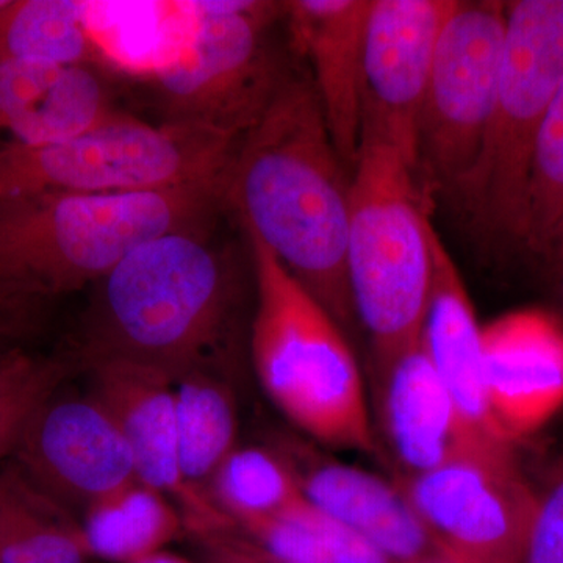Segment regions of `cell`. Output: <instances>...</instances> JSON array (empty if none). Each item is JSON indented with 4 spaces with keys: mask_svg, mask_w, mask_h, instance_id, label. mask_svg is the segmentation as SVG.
Segmentation results:
<instances>
[{
    "mask_svg": "<svg viewBox=\"0 0 563 563\" xmlns=\"http://www.w3.org/2000/svg\"><path fill=\"white\" fill-rule=\"evenodd\" d=\"M455 2L372 0L366 21L362 135L388 141L415 169L426 88L437 44Z\"/></svg>",
    "mask_w": 563,
    "mask_h": 563,
    "instance_id": "12",
    "label": "cell"
},
{
    "mask_svg": "<svg viewBox=\"0 0 563 563\" xmlns=\"http://www.w3.org/2000/svg\"><path fill=\"white\" fill-rule=\"evenodd\" d=\"M352 174V173H351ZM258 240L342 328L354 320L346 247L351 176L333 146L312 80L285 77L236 146L222 185Z\"/></svg>",
    "mask_w": 563,
    "mask_h": 563,
    "instance_id": "1",
    "label": "cell"
},
{
    "mask_svg": "<svg viewBox=\"0 0 563 563\" xmlns=\"http://www.w3.org/2000/svg\"><path fill=\"white\" fill-rule=\"evenodd\" d=\"M207 493L233 528L279 517L306 499L276 448L240 444L211 477Z\"/></svg>",
    "mask_w": 563,
    "mask_h": 563,
    "instance_id": "24",
    "label": "cell"
},
{
    "mask_svg": "<svg viewBox=\"0 0 563 563\" xmlns=\"http://www.w3.org/2000/svg\"><path fill=\"white\" fill-rule=\"evenodd\" d=\"M520 563H563V470L537 492Z\"/></svg>",
    "mask_w": 563,
    "mask_h": 563,
    "instance_id": "29",
    "label": "cell"
},
{
    "mask_svg": "<svg viewBox=\"0 0 563 563\" xmlns=\"http://www.w3.org/2000/svg\"><path fill=\"white\" fill-rule=\"evenodd\" d=\"M36 354L27 346L0 347V387L18 376Z\"/></svg>",
    "mask_w": 563,
    "mask_h": 563,
    "instance_id": "31",
    "label": "cell"
},
{
    "mask_svg": "<svg viewBox=\"0 0 563 563\" xmlns=\"http://www.w3.org/2000/svg\"><path fill=\"white\" fill-rule=\"evenodd\" d=\"M247 239L257 290L251 352L263 390L313 442L374 453L365 385L342 325L273 252Z\"/></svg>",
    "mask_w": 563,
    "mask_h": 563,
    "instance_id": "4",
    "label": "cell"
},
{
    "mask_svg": "<svg viewBox=\"0 0 563 563\" xmlns=\"http://www.w3.org/2000/svg\"><path fill=\"white\" fill-rule=\"evenodd\" d=\"M5 284H20V282L13 280L10 277V274L5 272V268H3L2 265H0V285ZM25 285V284H22Z\"/></svg>",
    "mask_w": 563,
    "mask_h": 563,
    "instance_id": "34",
    "label": "cell"
},
{
    "mask_svg": "<svg viewBox=\"0 0 563 563\" xmlns=\"http://www.w3.org/2000/svg\"><path fill=\"white\" fill-rule=\"evenodd\" d=\"M372 0H291L284 18L312 68V85L340 158L354 168L361 150L363 44Z\"/></svg>",
    "mask_w": 563,
    "mask_h": 563,
    "instance_id": "16",
    "label": "cell"
},
{
    "mask_svg": "<svg viewBox=\"0 0 563 563\" xmlns=\"http://www.w3.org/2000/svg\"><path fill=\"white\" fill-rule=\"evenodd\" d=\"M240 139L188 122L150 124L117 111L76 139L0 147V198L27 192H128L220 187Z\"/></svg>",
    "mask_w": 563,
    "mask_h": 563,
    "instance_id": "7",
    "label": "cell"
},
{
    "mask_svg": "<svg viewBox=\"0 0 563 563\" xmlns=\"http://www.w3.org/2000/svg\"><path fill=\"white\" fill-rule=\"evenodd\" d=\"M68 384L33 412L10 459L36 487L81 514L139 479L131 450L106 407Z\"/></svg>",
    "mask_w": 563,
    "mask_h": 563,
    "instance_id": "11",
    "label": "cell"
},
{
    "mask_svg": "<svg viewBox=\"0 0 563 563\" xmlns=\"http://www.w3.org/2000/svg\"><path fill=\"white\" fill-rule=\"evenodd\" d=\"M563 76V0L507 2L498 90L472 168L453 188L484 239L525 247L533 151Z\"/></svg>",
    "mask_w": 563,
    "mask_h": 563,
    "instance_id": "6",
    "label": "cell"
},
{
    "mask_svg": "<svg viewBox=\"0 0 563 563\" xmlns=\"http://www.w3.org/2000/svg\"><path fill=\"white\" fill-rule=\"evenodd\" d=\"M190 25L154 80L166 120L242 139L279 90L269 25L285 2H185Z\"/></svg>",
    "mask_w": 563,
    "mask_h": 563,
    "instance_id": "8",
    "label": "cell"
},
{
    "mask_svg": "<svg viewBox=\"0 0 563 563\" xmlns=\"http://www.w3.org/2000/svg\"><path fill=\"white\" fill-rule=\"evenodd\" d=\"M507 32V2H455L444 24L418 122L417 173L453 188L472 168L490 118Z\"/></svg>",
    "mask_w": 563,
    "mask_h": 563,
    "instance_id": "10",
    "label": "cell"
},
{
    "mask_svg": "<svg viewBox=\"0 0 563 563\" xmlns=\"http://www.w3.org/2000/svg\"><path fill=\"white\" fill-rule=\"evenodd\" d=\"M233 529L285 562L393 563L307 499L279 517Z\"/></svg>",
    "mask_w": 563,
    "mask_h": 563,
    "instance_id": "25",
    "label": "cell"
},
{
    "mask_svg": "<svg viewBox=\"0 0 563 563\" xmlns=\"http://www.w3.org/2000/svg\"><path fill=\"white\" fill-rule=\"evenodd\" d=\"M185 479L209 496L211 477L239 448L235 395L221 363L196 366L173 383Z\"/></svg>",
    "mask_w": 563,
    "mask_h": 563,
    "instance_id": "21",
    "label": "cell"
},
{
    "mask_svg": "<svg viewBox=\"0 0 563 563\" xmlns=\"http://www.w3.org/2000/svg\"><path fill=\"white\" fill-rule=\"evenodd\" d=\"M80 518L0 462V563H88Z\"/></svg>",
    "mask_w": 563,
    "mask_h": 563,
    "instance_id": "20",
    "label": "cell"
},
{
    "mask_svg": "<svg viewBox=\"0 0 563 563\" xmlns=\"http://www.w3.org/2000/svg\"><path fill=\"white\" fill-rule=\"evenodd\" d=\"M377 417L401 477L443 465L474 439L420 343L374 374ZM510 443V442H509Z\"/></svg>",
    "mask_w": 563,
    "mask_h": 563,
    "instance_id": "17",
    "label": "cell"
},
{
    "mask_svg": "<svg viewBox=\"0 0 563 563\" xmlns=\"http://www.w3.org/2000/svg\"><path fill=\"white\" fill-rule=\"evenodd\" d=\"M81 372L79 358L68 346L35 358L0 387V462L13 454L33 412L63 385Z\"/></svg>",
    "mask_w": 563,
    "mask_h": 563,
    "instance_id": "27",
    "label": "cell"
},
{
    "mask_svg": "<svg viewBox=\"0 0 563 563\" xmlns=\"http://www.w3.org/2000/svg\"><path fill=\"white\" fill-rule=\"evenodd\" d=\"M484 379L496 426L514 443L563 409V325L539 310L483 328Z\"/></svg>",
    "mask_w": 563,
    "mask_h": 563,
    "instance_id": "15",
    "label": "cell"
},
{
    "mask_svg": "<svg viewBox=\"0 0 563 563\" xmlns=\"http://www.w3.org/2000/svg\"><path fill=\"white\" fill-rule=\"evenodd\" d=\"M276 450L291 466L307 501L373 544L393 563L446 559L398 484L325 459L299 442L284 440Z\"/></svg>",
    "mask_w": 563,
    "mask_h": 563,
    "instance_id": "14",
    "label": "cell"
},
{
    "mask_svg": "<svg viewBox=\"0 0 563 563\" xmlns=\"http://www.w3.org/2000/svg\"><path fill=\"white\" fill-rule=\"evenodd\" d=\"M555 272H558L559 276H561L562 287H563V262H562V265L559 266L558 269H555Z\"/></svg>",
    "mask_w": 563,
    "mask_h": 563,
    "instance_id": "36",
    "label": "cell"
},
{
    "mask_svg": "<svg viewBox=\"0 0 563 563\" xmlns=\"http://www.w3.org/2000/svg\"><path fill=\"white\" fill-rule=\"evenodd\" d=\"M88 9L79 0H10L0 10V63L88 65L98 54Z\"/></svg>",
    "mask_w": 563,
    "mask_h": 563,
    "instance_id": "23",
    "label": "cell"
},
{
    "mask_svg": "<svg viewBox=\"0 0 563 563\" xmlns=\"http://www.w3.org/2000/svg\"><path fill=\"white\" fill-rule=\"evenodd\" d=\"M551 265L554 266V269H558L559 266L562 265L563 262V218L561 221V225H559L558 232H555L553 244H551L550 255H548V261Z\"/></svg>",
    "mask_w": 563,
    "mask_h": 563,
    "instance_id": "33",
    "label": "cell"
},
{
    "mask_svg": "<svg viewBox=\"0 0 563 563\" xmlns=\"http://www.w3.org/2000/svg\"><path fill=\"white\" fill-rule=\"evenodd\" d=\"M220 187L128 192L43 191L0 198V265L11 279L62 296L95 285L143 244L210 228Z\"/></svg>",
    "mask_w": 563,
    "mask_h": 563,
    "instance_id": "3",
    "label": "cell"
},
{
    "mask_svg": "<svg viewBox=\"0 0 563 563\" xmlns=\"http://www.w3.org/2000/svg\"><path fill=\"white\" fill-rule=\"evenodd\" d=\"M512 444H470L431 472L396 483L451 562H521L537 492Z\"/></svg>",
    "mask_w": 563,
    "mask_h": 563,
    "instance_id": "9",
    "label": "cell"
},
{
    "mask_svg": "<svg viewBox=\"0 0 563 563\" xmlns=\"http://www.w3.org/2000/svg\"><path fill=\"white\" fill-rule=\"evenodd\" d=\"M133 563H201L196 561H190V559L184 558V555L172 553L168 550L158 551V553H154L147 555V558L141 559L139 562Z\"/></svg>",
    "mask_w": 563,
    "mask_h": 563,
    "instance_id": "32",
    "label": "cell"
},
{
    "mask_svg": "<svg viewBox=\"0 0 563 563\" xmlns=\"http://www.w3.org/2000/svg\"><path fill=\"white\" fill-rule=\"evenodd\" d=\"M201 563H290L252 543L235 529L191 536Z\"/></svg>",
    "mask_w": 563,
    "mask_h": 563,
    "instance_id": "30",
    "label": "cell"
},
{
    "mask_svg": "<svg viewBox=\"0 0 563 563\" xmlns=\"http://www.w3.org/2000/svg\"><path fill=\"white\" fill-rule=\"evenodd\" d=\"M52 296L31 285H0V347L27 346L49 320Z\"/></svg>",
    "mask_w": 563,
    "mask_h": 563,
    "instance_id": "28",
    "label": "cell"
},
{
    "mask_svg": "<svg viewBox=\"0 0 563 563\" xmlns=\"http://www.w3.org/2000/svg\"><path fill=\"white\" fill-rule=\"evenodd\" d=\"M563 218V76L544 113L529 184L525 250L548 261Z\"/></svg>",
    "mask_w": 563,
    "mask_h": 563,
    "instance_id": "26",
    "label": "cell"
},
{
    "mask_svg": "<svg viewBox=\"0 0 563 563\" xmlns=\"http://www.w3.org/2000/svg\"><path fill=\"white\" fill-rule=\"evenodd\" d=\"M10 0H0V10L5 9L9 5Z\"/></svg>",
    "mask_w": 563,
    "mask_h": 563,
    "instance_id": "37",
    "label": "cell"
},
{
    "mask_svg": "<svg viewBox=\"0 0 563 563\" xmlns=\"http://www.w3.org/2000/svg\"><path fill=\"white\" fill-rule=\"evenodd\" d=\"M84 372L90 377L88 391L106 407L131 450L136 479L176 504L187 536L232 529L209 496L185 479L173 380L124 361L91 363Z\"/></svg>",
    "mask_w": 563,
    "mask_h": 563,
    "instance_id": "13",
    "label": "cell"
},
{
    "mask_svg": "<svg viewBox=\"0 0 563 563\" xmlns=\"http://www.w3.org/2000/svg\"><path fill=\"white\" fill-rule=\"evenodd\" d=\"M117 113L88 65L0 63V147L65 143Z\"/></svg>",
    "mask_w": 563,
    "mask_h": 563,
    "instance_id": "18",
    "label": "cell"
},
{
    "mask_svg": "<svg viewBox=\"0 0 563 563\" xmlns=\"http://www.w3.org/2000/svg\"><path fill=\"white\" fill-rule=\"evenodd\" d=\"M79 518L91 559L109 563L139 562L187 533L176 504L140 481L91 504Z\"/></svg>",
    "mask_w": 563,
    "mask_h": 563,
    "instance_id": "22",
    "label": "cell"
},
{
    "mask_svg": "<svg viewBox=\"0 0 563 563\" xmlns=\"http://www.w3.org/2000/svg\"><path fill=\"white\" fill-rule=\"evenodd\" d=\"M415 176L398 147L362 136L351 174L346 273L355 318L372 343L374 374L420 343L431 295L433 225Z\"/></svg>",
    "mask_w": 563,
    "mask_h": 563,
    "instance_id": "5",
    "label": "cell"
},
{
    "mask_svg": "<svg viewBox=\"0 0 563 563\" xmlns=\"http://www.w3.org/2000/svg\"><path fill=\"white\" fill-rule=\"evenodd\" d=\"M420 563H454V562L448 561V559H439V561H429V562H420Z\"/></svg>",
    "mask_w": 563,
    "mask_h": 563,
    "instance_id": "35",
    "label": "cell"
},
{
    "mask_svg": "<svg viewBox=\"0 0 563 563\" xmlns=\"http://www.w3.org/2000/svg\"><path fill=\"white\" fill-rule=\"evenodd\" d=\"M92 287L79 336L69 344L81 372L124 361L174 383L196 366L221 363L235 284L209 228L143 244Z\"/></svg>",
    "mask_w": 563,
    "mask_h": 563,
    "instance_id": "2",
    "label": "cell"
},
{
    "mask_svg": "<svg viewBox=\"0 0 563 563\" xmlns=\"http://www.w3.org/2000/svg\"><path fill=\"white\" fill-rule=\"evenodd\" d=\"M432 287L422 318L421 350L450 391L474 439L510 442L499 431L488 406L483 325L477 322L461 273L435 229L432 232Z\"/></svg>",
    "mask_w": 563,
    "mask_h": 563,
    "instance_id": "19",
    "label": "cell"
}]
</instances>
